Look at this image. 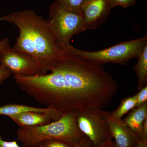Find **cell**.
Returning a JSON list of instances; mask_svg holds the SVG:
<instances>
[{"label":"cell","instance_id":"cell-1","mask_svg":"<svg viewBox=\"0 0 147 147\" xmlns=\"http://www.w3.org/2000/svg\"><path fill=\"white\" fill-rule=\"evenodd\" d=\"M118 86L103 65L64 53L57 66L40 77L36 96L39 103L63 114L103 109L117 93Z\"/></svg>","mask_w":147,"mask_h":147},{"label":"cell","instance_id":"cell-2","mask_svg":"<svg viewBox=\"0 0 147 147\" xmlns=\"http://www.w3.org/2000/svg\"><path fill=\"white\" fill-rule=\"evenodd\" d=\"M18 28L19 34L12 49L34 57L39 64L40 75L55 70L64 51L61 49L47 20L34 11L26 9L0 17Z\"/></svg>","mask_w":147,"mask_h":147},{"label":"cell","instance_id":"cell-3","mask_svg":"<svg viewBox=\"0 0 147 147\" xmlns=\"http://www.w3.org/2000/svg\"><path fill=\"white\" fill-rule=\"evenodd\" d=\"M17 140L24 147H39L44 141L56 140L74 147L85 138L79 130L76 113H65L58 120L41 126L20 127Z\"/></svg>","mask_w":147,"mask_h":147},{"label":"cell","instance_id":"cell-4","mask_svg":"<svg viewBox=\"0 0 147 147\" xmlns=\"http://www.w3.org/2000/svg\"><path fill=\"white\" fill-rule=\"evenodd\" d=\"M146 45L147 36L146 34L140 38L122 42L99 51L89 52L79 50L73 47L70 43L66 45L63 50L100 65L112 63L124 65L131 59L139 57Z\"/></svg>","mask_w":147,"mask_h":147},{"label":"cell","instance_id":"cell-5","mask_svg":"<svg viewBox=\"0 0 147 147\" xmlns=\"http://www.w3.org/2000/svg\"><path fill=\"white\" fill-rule=\"evenodd\" d=\"M47 20L51 32L63 50L70 43L74 36L86 30L83 16L67 11L55 1L50 5Z\"/></svg>","mask_w":147,"mask_h":147},{"label":"cell","instance_id":"cell-6","mask_svg":"<svg viewBox=\"0 0 147 147\" xmlns=\"http://www.w3.org/2000/svg\"><path fill=\"white\" fill-rule=\"evenodd\" d=\"M100 110L94 108L76 113L78 128L90 140L92 147L107 144L113 139L108 123Z\"/></svg>","mask_w":147,"mask_h":147},{"label":"cell","instance_id":"cell-7","mask_svg":"<svg viewBox=\"0 0 147 147\" xmlns=\"http://www.w3.org/2000/svg\"><path fill=\"white\" fill-rule=\"evenodd\" d=\"M0 64L8 69L14 75H40L38 61L28 54L15 51L9 44L0 51Z\"/></svg>","mask_w":147,"mask_h":147},{"label":"cell","instance_id":"cell-8","mask_svg":"<svg viewBox=\"0 0 147 147\" xmlns=\"http://www.w3.org/2000/svg\"><path fill=\"white\" fill-rule=\"evenodd\" d=\"M111 9L109 0H84L81 11L86 30L97 28L104 24Z\"/></svg>","mask_w":147,"mask_h":147},{"label":"cell","instance_id":"cell-9","mask_svg":"<svg viewBox=\"0 0 147 147\" xmlns=\"http://www.w3.org/2000/svg\"><path fill=\"white\" fill-rule=\"evenodd\" d=\"M100 113L105 119L115 147H135L139 138L121 119L114 117L112 112L100 109Z\"/></svg>","mask_w":147,"mask_h":147},{"label":"cell","instance_id":"cell-10","mask_svg":"<svg viewBox=\"0 0 147 147\" xmlns=\"http://www.w3.org/2000/svg\"><path fill=\"white\" fill-rule=\"evenodd\" d=\"M28 112L45 113L53 118L54 121L58 120L63 113L49 108H40L18 104H8L0 106V115L10 116Z\"/></svg>","mask_w":147,"mask_h":147},{"label":"cell","instance_id":"cell-11","mask_svg":"<svg viewBox=\"0 0 147 147\" xmlns=\"http://www.w3.org/2000/svg\"><path fill=\"white\" fill-rule=\"evenodd\" d=\"M9 117L20 127L41 126L54 121L49 115L36 112L21 113Z\"/></svg>","mask_w":147,"mask_h":147},{"label":"cell","instance_id":"cell-12","mask_svg":"<svg viewBox=\"0 0 147 147\" xmlns=\"http://www.w3.org/2000/svg\"><path fill=\"white\" fill-rule=\"evenodd\" d=\"M146 119L147 103H146L133 108L123 121L139 139H141L143 123Z\"/></svg>","mask_w":147,"mask_h":147},{"label":"cell","instance_id":"cell-13","mask_svg":"<svg viewBox=\"0 0 147 147\" xmlns=\"http://www.w3.org/2000/svg\"><path fill=\"white\" fill-rule=\"evenodd\" d=\"M138 61L134 67L138 79L137 88L139 91L147 86V45L144 47Z\"/></svg>","mask_w":147,"mask_h":147},{"label":"cell","instance_id":"cell-14","mask_svg":"<svg viewBox=\"0 0 147 147\" xmlns=\"http://www.w3.org/2000/svg\"><path fill=\"white\" fill-rule=\"evenodd\" d=\"M137 103L136 94L124 98L120 104L115 110L112 112L114 117L117 118L121 119L125 115L128 113L130 110L135 108Z\"/></svg>","mask_w":147,"mask_h":147},{"label":"cell","instance_id":"cell-15","mask_svg":"<svg viewBox=\"0 0 147 147\" xmlns=\"http://www.w3.org/2000/svg\"><path fill=\"white\" fill-rule=\"evenodd\" d=\"M84 0H55L62 8L82 16L81 6Z\"/></svg>","mask_w":147,"mask_h":147},{"label":"cell","instance_id":"cell-16","mask_svg":"<svg viewBox=\"0 0 147 147\" xmlns=\"http://www.w3.org/2000/svg\"><path fill=\"white\" fill-rule=\"evenodd\" d=\"M112 8L120 6L124 8L134 5L136 3V0H109Z\"/></svg>","mask_w":147,"mask_h":147},{"label":"cell","instance_id":"cell-17","mask_svg":"<svg viewBox=\"0 0 147 147\" xmlns=\"http://www.w3.org/2000/svg\"><path fill=\"white\" fill-rule=\"evenodd\" d=\"M136 96L137 103L135 107H139L147 103V86L139 90Z\"/></svg>","mask_w":147,"mask_h":147},{"label":"cell","instance_id":"cell-18","mask_svg":"<svg viewBox=\"0 0 147 147\" xmlns=\"http://www.w3.org/2000/svg\"><path fill=\"white\" fill-rule=\"evenodd\" d=\"M41 147H73L64 142L56 140L44 141L40 145Z\"/></svg>","mask_w":147,"mask_h":147},{"label":"cell","instance_id":"cell-19","mask_svg":"<svg viewBox=\"0 0 147 147\" xmlns=\"http://www.w3.org/2000/svg\"><path fill=\"white\" fill-rule=\"evenodd\" d=\"M12 73L4 66L0 65V85L8 79Z\"/></svg>","mask_w":147,"mask_h":147},{"label":"cell","instance_id":"cell-20","mask_svg":"<svg viewBox=\"0 0 147 147\" xmlns=\"http://www.w3.org/2000/svg\"><path fill=\"white\" fill-rule=\"evenodd\" d=\"M0 147H19L16 141H7L3 140L0 135ZM39 147H41L39 146Z\"/></svg>","mask_w":147,"mask_h":147},{"label":"cell","instance_id":"cell-21","mask_svg":"<svg viewBox=\"0 0 147 147\" xmlns=\"http://www.w3.org/2000/svg\"><path fill=\"white\" fill-rule=\"evenodd\" d=\"M74 147H92L89 140L85 137L83 140Z\"/></svg>","mask_w":147,"mask_h":147},{"label":"cell","instance_id":"cell-22","mask_svg":"<svg viewBox=\"0 0 147 147\" xmlns=\"http://www.w3.org/2000/svg\"><path fill=\"white\" fill-rule=\"evenodd\" d=\"M141 139L147 141V119H146L143 123Z\"/></svg>","mask_w":147,"mask_h":147},{"label":"cell","instance_id":"cell-23","mask_svg":"<svg viewBox=\"0 0 147 147\" xmlns=\"http://www.w3.org/2000/svg\"><path fill=\"white\" fill-rule=\"evenodd\" d=\"M9 40L7 38L0 40V51H1L6 46L9 44Z\"/></svg>","mask_w":147,"mask_h":147},{"label":"cell","instance_id":"cell-24","mask_svg":"<svg viewBox=\"0 0 147 147\" xmlns=\"http://www.w3.org/2000/svg\"><path fill=\"white\" fill-rule=\"evenodd\" d=\"M135 147H147V141L139 139Z\"/></svg>","mask_w":147,"mask_h":147},{"label":"cell","instance_id":"cell-25","mask_svg":"<svg viewBox=\"0 0 147 147\" xmlns=\"http://www.w3.org/2000/svg\"><path fill=\"white\" fill-rule=\"evenodd\" d=\"M98 147H115V146L114 142H112L111 143L109 144H107L104 145V146H101Z\"/></svg>","mask_w":147,"mask_h":147}]
</instances>
